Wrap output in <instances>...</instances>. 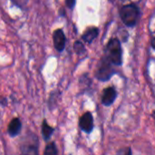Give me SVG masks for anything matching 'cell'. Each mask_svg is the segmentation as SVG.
I'll return each instance as SVG.
<instances>
[{
	"label": "cell",
	"mask_w": 155,
	"mask_h": 155,
	"mask_svg": "<svg viewBox=\"0 0 155 155\" xmlns=\"http://www.w3.org/2000/svg\"><path fill=\"white\" fill-rule=\"evenodd\" d=\"M22 130V123L19 118H14L11 120V122L8 124L7 127V133L9 136L11 137H15L17 136Z\"/></svg>",
	"instance_id": "cell-8"
},
{
	"label": "cell",
	"mask_w": 155,
	"mask_h": 155,
	"mask_svg": "<svg viewBox=\"0 0 155 155\" xmlns=\"http://www.w3.org/2000/svg\"><path fill=\"white\" fill-rule=\"evenodd\" d=\"M113 65L120 66L123 64V49L118 38H111L105 47L104 55Z\"/></svg>",
	"instance_id": "cell-1"
},
{
	"label": "cell",
	"mask_w": 155,
	"mask_h": 155,
	"mask_svg": "<svg viewBox=\"0 0 155 155\" xmlns=\"http://www.w3.org/2000/svg\"><path fill=\"white\" fill-rule=\"evenodd\" d=\"M76 1L75 0H65V5L69 9H73L74 6L75 5Z\"/></svg>",
	"instance_id": "cell-14"
},
{
	"label": "cell",
	"mask_w": 155,
	"mask_h": 155,
	"mask_svg": "<svg viewBox=\"0 0 155 155\" xmlns=\"http://www.w3.org/2000/svg\"><path fill=\"white\" fill-rule=\"evenodd\" d=\"M117 91L114 86H109L105 88L102 95V104L104 106H111L117 98Z\"/></svg>",
	"instance_id": "cell-7"
},
{
	"label": "cell",
	"mask_w": 155,
	"mask_h": 155,
	"mask_svg": "<svg viewBox=\"0 0 155 155\" xmlns=\"http://www.w3.org/2000/svg\"><path fill=\"white\" fill-rule=\"evenodd\" d=\"M121 1H124V0H121Z\"/></svg>",
	"instance_id": "cell-15"
},
{
	"label": "cell",
	"mask_w": 155,
	"mask_h": 155,
	"mask_svg": "<svg viewBox=\"0 0 155 155\" xmlns=\"http://www.w3.org/2000/svg\"><path fill=\"white\" fill-rule=\"evenodd\" d=\"M99 29L97 27H90L88 28L82 35V39L86 44H91L98 35Z\"/></svg>",
	"instance_id": "cell-9"
},
{
	"label": "cell",
	"mask_w": 155,
	"mask_h": 155,
	"mask_svg": "<svg viewBox=\"0 0 155 155\" xmlns=\"http://www.w3.org/2000/svg\"><path fill=\"white\" fill-rule=\"evenodd\" d=\"M94 116H93L92 113L91 112L84 113L80 117V120H79V127H80V129L84 133H85L87 134H90L94 130Z\"/></svg>",
	"instance_id": "cell-5"
},
{
	"label": "cell",
	"mask_w": 155,
	"mask_h": 155,
	"mask_svg": "<svg viewBox=\"0 0 155 155\" xmlns=\"http://www.w3.org/2000/svg\"><path fill=\"white\" fill-rule=\"evenodd\" d=\"M120 17L126 26L134 27L137 25L141 17V12L135 4L131 3L121 7Z\"/></svg>",
	"instance_id": "cell-2"
},
{
	"label": "cell",
	"mask_w": 155,
	"mask_h": 155,
	"mask_svg": "<svg viewBox=\"0 0 155 155\" xmlns=\"http://www.w3.org/2000/svg\"><path fill=\"white\" fill-rule=\"evenodd\" d=\"M53 42H54V45L56 51L58 52L64 51L65 47L66 38L62 28H58L53 33Z\"/></svg>",
	"instance_id": "cell-6"
},
{
	"label": "cell",
	"mask_w": 155,
	"mask_h": 155,
	"mask_svg": "<svg viewBox=\"0 0 155 155\" xmlns=\"http://www.w3.org/2000/svg\"><path fill=\"white\" fill-rule=\"evenodd\" d=\"M54 131V128L50 126L47 123V121L45 119L42 123V129H41V132H42V136H43V139L47 142L53 135V133Z\"/></svg>",
	"instance_id": "cell-10"
},
{
	"label": "cell",
	"mask_w": 155,
	"mask_h": 155,
	"mask_svg": "<svg viewBox=\"0 0 155 155\" xmlns=\"http://www.w3.org/2000/svg\"><path fill=\"white\" fill-rule=\"evenodd\" d=\"M114 74L115 72L113 68L112 63L105 56H104L97 65V70L95 74L96 78L101 82H107Z\"/></svg>",
	"instance_id": "cell-3"
},
{
	"label": "cell",
	"mask_w": 155,
	"mask_h": 155,
	"mask_svg": "<svg viewBox=\"0 0 155 155\" xmlns=\"http://www.w3.org/2000/svg\"><path fill=\"white\" fill-rule=\"evenodd\" d=\"M115 155H133L132 153V149L130 147H125V148H122L119 151H117Z\"/></svg>",
	"instance_id": "cell-13"
},
{
	"label": "cell",
	"mask_w": 155,
	"mask_h": 155,
	"mask_svg": "<svg viewBox=\"0 0 155 155\" xmlns=\"http://www.w3.org/2000/svg\"><path fill=\"white\" fill-rule=\"evenodd\" d=\"M39 142L35 134H30L21 143V155H39Z\"/></svg>",
	"instance_id": "cell-4"
},
{
	"label": "cell",
	"mask_w": 155,
	"mask_h": 155,
	"mask_svg": "<svg viewBox=\"0 0 155 155\" xmlns=\"http://www.w3.org/2000/svg\"><path fill=\"white\" fill-rule=\"evenodd\" d=\"M74 51L77 54H82L85 52V47H84V44L80 41H76L74 43Z\"/></svg>",
	"instance_id": "cell-12"
},
{
	"label": "cell",
	"mask_w": 155,
	"mask_h": 155,
	"mask_svg": "<svg viewBox=\"0 0 155 155\" xmlns=\"http://www.w3.org/2000/svg\"><path fill=\"white\" fill-rule=\"evenodd\" d=\"M44 155H58L57 147L54 142H51L45 146Z\"/></svg>",
	"instance_id": "cell-11"
}]
</instances>
